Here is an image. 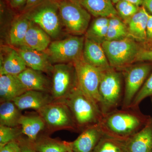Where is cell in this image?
<instances>
[{"instance_id": "cell-1", "label": "cell", "mask_w": 152, "mask_h": 152, "mask_svg": "<svg viewBox=\"0 0 152 152\" xmlns=\"http://www.w3.org/2000/svg\"><path fill=\"white\" fill-rule=\"evenodd\" d=\"M151 118L139 107L117 109L103 116L99 124L104 134L127 140L143 129Z\"/></svg>"}, {"instance_id": "cell-2", "label": "cell", "mask_w": 152, "mask_h": 152, "mask_svg": "<svg viewBox=\"0 0 152 152\" xmlns=\"http://www.w3.org/2000/svg\"><path fill=\"white\" fill-rule=\"evenodd\" d=\"M59 101L67 106L77 128L83 131L90 126L99 124L103 116L97 105L78 86L68 96Z\"/></svg>"}, {"instance_id": "cell-3", "label": "cell", "mask_w": 152, "mask_h": 152, "mask_svg": "<svg viewBox=\"0 0 152 152\" xmlns=\"http://www.w3.org/2000/svg\"><path fill=\"white\" fill-rule=\"evenodd\" d=\"M123 78L122 72L114 68L101 71L99 90L103 115L122 106L124 92Z\"/></svg>"}, {"instance_id": "cell-4", "label": "cell", "mask_w": 152, "mask_h": 152, "mask_svg": "<svg viewBox=\"0 0 152 152\" xmlns=\"http://www.w3.org/2000/svg\"><path fill=\"white\" fill-rule=\"evenodd\" d=\"M110 66L121 71L133 63L142 48L129 37L115 41H105L102 44Z\"/></svg>"}, {"instance_id": "cell-5", "label": "cell", "mask_w": 152, "mask_h": 152, "mask_svg": "<svg viewBox=\"0 0 152 152\" xmlns=\"http://www.w3.org/2000/svg\"><path fill=\"white\" fill-rule=\"evenodd\" d=\"M31 21L43 30L50 37L56 38L61 31V18L57 0H44L25 12Z\"/></svg>"}, {"instance_id": "cell-6", "label": "cell", "mask_w": 152, "mask_h": 152, "mask_svg": "<svg viewBox=\"0 0 152 152\" xmlns=\"http://www.w3.org/2000/svg\"><path fill=\"white\" fill-rule=\"evenodd\" d=\"M61 20L69 32L80 36L86 32L91 15L81 6L70 0H57Z\"/></svg>"}, {"instance_id": "cell-7", "label": "cell", "mask_w": 152, "mask_h": 152, "mask_svg": "<svg viewBox=\"0 0 152 152\" xmlns=\"http://www.w3.org/2000/svg\"><path fill=\"white\" fill-rule=\"evenodd\" d=\"M72 63L75 70L78 86L100 109L99 88L102 71L86 62L83 56Z\"/></svg>"}, {"instance_id": "cell-8", "label": "cell", "mask_w": 152, "mask_h": 152, "mask_svg": "<svg viewBox=\"0 0 152 152\" xmlns=\"http://www.w3.org/2000/svg\"><path fill=\"white\" fill-rule=\"evenodd\" d=\"M85 38L73 36L52 42L47 53L54 63H73L83 56Z\"/></svg>"}, {"instance_id": "cell-9", "label": "cell", "mask_w": 152, "mask_h": 152, "mask_svg": "<svg viewBox=\"0 0 152 152\" xmlns=\"http://www.w3.org/2000/svg\"><path fill=\"white\" fill-rule=\"evenodd\" d=\"M152 69L150 64L130 65L121 71L124 79V92L122 107H129L141 88Z\"/></svg>"}, {"instance_id": "cell-10", "label": "cell", "mask_w": 152, "mask_h": 152, "mask_svg": "<svg viewBox=\"0 0 152 152\" xmlns=\"http://www.w3.org/2000/svg\"><path fill=\"white\" fill-rule=\"evenodd\" d=\"M51 95L55 101H59L68 96L77 86L73 65L61 63L53 66Z\"/></svg>"}, {"instance_id": "cell-11", "label": "cell", "mask_w": 152, "mask_h": 152, "mask_svg": "<svg viewBox=\"0 0 152 152\" xmlns=\"http://www.w3.org/2000/svg\"><path fill=\"white\" fill-rule=\"evenodd\" d=\"M37 112L49 129H77L69 109L61 101H54Z\"/></svg>"}, {"instance_id": "cell-12", "label": "cell", "mask_w": 152, "mask_h": 152, "mask_svg": "<svg viewBox=\"0 0 152 152\" xmlns=\"http://www.w3.org/2000/svg\"><path fill=\"white\" fill-rule=\"evenodd\" d=\"M99 124L90 126L83 131L73 142H68L72 152H92L103 136Z\"/></svg>"}, {"instance_id": "cell-13", "label": "cell", "mask_w": 152, "mask_h": 152, "mask_svg": "<svg viewBox=\"0 0 152 152\" xmlns=\"http://www.w3.org/2000/svg\"><path fill=\"white\" fill-rule=\"evenodd\" d=\"M54 101L52 95L47 92L29 90L12 102L20 110L32 109L38 112Z\"/></svg>"}, {"instance_id": "cell-14", "label": "cell", "mask_w": 152, "mask_h": 152, "mask_svg": "<svg viewBox=\"0 0 152 152\" xmlns=\"http://www.w3.org/2000/svg\"><path fill=\"white\" fill-rule=\"evenodd\" d=\"M27 66L33 69L44 72L53 71V66L48 55L44 52L39 51L24 46L17 50Z\"/></svg>"}, {"instance_id": "cell-15", "label": "cell", "mask_w": 152, "mask_h": 152, "mask_svg": "<svg viewBox=\"0 0 152 152\" xmlns=\"http://www.w3.org/2000/svg\"><path fill=\"white\" fill-rule=\"evenodd\" d=\"M83 57L86 62L101 71L112 68L102 45L86 37Z\"/></svg>"}, {"instance_id": "cell-16", "label": "cell", "mask_w": 152, "mask_h": 152, "mask_svg": "<svg viewBox=\"0 0 152 152\" xmlns=\"http://www.w3.org/2000/svg\"><path fill=\"white\" fill-rule=\"evenodd\" d=\"M149 14L146 9L142 6L126 23L128 37L134 39L138 42H144L147 41V23Z\"/></svg>"}, {"instance_id": "cell-17", "label": "cell", "mask_w": 152, "mask_h": 152, "mask_svg": "<svg viewBox=\"0 0 152 152\" xmlns=\"http://www.w3.org/2000/svg\"><path fill=\"white\" fill-rule=\"evenodd\" d=\"M126 152H152V118L126 141Z\"/></svg>"}, {"instance_id": "cell-18", "label": "cell", "mask_w": 152, "mask_h": 152, "mask_svg": "<svg viewBox=\"0 0 152 152\" xmlns=\"http://www.w3.org/2000/svg\"><path fill=\"white\" fill-rule=\"evenodd\" d=\"M81 6L96 18H111L118 16L111 0H70Z\"/></svg>"}, {"instance_id": "cell-19", "label": "cell", "mask_w": 152, "mask_h": 152, "mask_svg": "<svg viewBox=\"0 0 152 152\" xmlns=\"http://www.w3.org/2000/svg\"><path fill=\"white\" fill-rule=\"evenodd\" d=\"M27 91L18 76L12 75H1L0 76L1 102L13 101Z\"/></svg>"}, {"instance_id": "cell-20", "label": "cell", "mask_w": 152, "mask_h": 152, "mask_svg": "<svg viewBox=\"0 0 152 152\" xmlns=\"http://www.w3.org/2000/svg\"><path fill=\"white\" fill-rule=\"evenodd\" d=\"M51 43L50 36L31 21L22 46L39 51L44 52Z\"/></svg>"}, {"instance_id": "cell-21", "label": "cell", "mask_w": 152, "mask_h": 152, "mask_svg": "<svg viewBox=\"0 0 152 152\" xmlns=\"http://www.w3.org/2000/svg\"><path fill=\"white\" fill-rule=\"evenodd\" d=\"M17 76L27 91L33 90L47 93L48 90V80L41 72L27 68Z\"/></svg>"}, {"instance_id": "cell-22", "label": "cell", "mask_w": 152, "mask_h": 152, "mask_svg": "<svg viewBox=\"0 0 152 152\" xmlns=\"http://www.w3.org/2000/svg\"><path fill=\"white\" fill-rule=\"evenodd\" d=\"M21 126L22 134L28 137L29 141L35 142L38 135L45 129L46 125L42 117L39 115H22L19 121Z\"/></svg>"}, {"instance_id": "cell-23", "label": "cell", "mask_w": 152, "mask_h": 152, "mask_svg": "<svg viewBox=\"0 0 152 152\" xmlns=\"http://www.w3.org/2000/svg\"><path fill=\"white\" fill-rule=\"evenodd\" d=\"M24 61L16 50H12L1 64L0 74L18 76L27 69Z\"/></svg>"}, {"instance_id": "cell-24", "label": "cell", "mask_w": 152, "mask_h": 152, "mask_svg": "<svg viewBox=\"0 0 152 152\" xmlns=\"http://www.w3.org/2000/svg\"><path fill=\"white\" fill-rule=\"evenodd\" d=\"M20 111L12 101L2 102L0 105V125L18 126L22 115Z\"/></svg>"}, {"instance_id": "cell-25", "label": "cell", "mask_w": 152, "mask_h": 152, "mask_svg": "<svg viewBox=\"0 0 152 152\" xmlns=\"http://www.w3.org/2000/svg\"><path fill=\"white\" fill-rule=\"evenodd\" d=\"M31 23L24 15L14 22L10 32V42L12 45H22Z\"/></svg>"}, {"instance_id": "cell-26", "label": "cell", "mask_w": 152, "mask_h": 152, "mask_svg": "<svg viewBox=\"0 0 152 152\" xmlns=\"http://www.w3.org/2000/svg\"><path fill=\"white\" fill-rule=\"evenodd\" d=\"M126 141L104 134L92 152H126Z\"/></svg>"}, {"instance_id": "cell-27", "label": "cell", "mask_w": 152, "mask_h": 152, "mask_svg": "<svg viewBox=\"0 0 152 152\" xmlns=\"http://www.w3.org/2000/svg\"><path fill=\"white\" fill-rule=\"evenodd\" d=\"M37 152H65L70 148L68 142H61L45 138L34 144Z\"/></svg>"}, {"instance_id": "cell-28", "label": "cell", "mask_w": 152, "mask_h": 152, "mask_svg": "<svg viewBox=\"0 0 152 152\" xmlns=\"http://www.w3.org/2000/svg\"><path fill=\"white\" fill-rule=\"evenodd\" d=\"M140 7L125 0H120L115 6L119 16L123 19L125 23L138 11Z\"/></svg>"}, {"instance_id": "cell-29", "label": "cell", "mask_w": 152, "mask_h": 152, "mask_svg": "<svg viewBox=\"0 0 152 152\" xmlns=\"http://www.w3.org/2000/svg\"><path fill=\"white\" fill-rule=\"evenodd\" d=\"M152 96V72L148 77L141 88L140 90L130 107H139L140 103L148 97Z\"/></svg>"}, {"instance_id": "cell-30", "label": "cell", "mask_w": 152, "mask_h": 152, "mask_svg": "<svg viewBox=\"0 0 152 152\" xmlns=\"http://www.w3.org/2000/svg\"><path fill=\"white\" fill-rule=\"evenodd\" d=\"M22 133L16 127H11L0 125V147L3 146L10 142L15 140Z\"/></svg>"}, {"instance_id": "cell-31", "label": "cell", "mask_w": 152, "mask_h": 152, "mask_svg": "<svg viewBox=\"0 0 152 152\" xmlns=\"http://www.w3.org/2000/svg\"><path fill=\"white\" fill-rule=\"evenodd\" d=\"M109 18L98 17L96 18L88 28L86 38L90 39L104 27L108 25Z\"/></svg>"}, {"instance_id": "cell-32", "label": "cell", "mask_w": 152, "mask_h": 152, "mask_svg": "<svg viewBox=\"0 0 152 152\" xmlns=\"http://www.w3.org/2000/svg\"><path fill=\"white\" fill-rule=\"evenodd\" d=\"M127 37H128L127 30L118 29L108 27L106 41L118 40Z\"/></svg>"}, {"instance_id": "cell-33", "label": "cell", "mask_w": 152, "mask_h": 152, "mask_svg": "<svg viewBox=\"0 0 152 152\" xmlns=\"http://www.w3.org/2000/svg\"><path fill=\"white\" fill-rule=\"evenodd\" d=\"M108 27L118 29L127 30L126 25L124 21L121 20L118 16L109 18Z\"/></svg>"}, {"instance_id": "cell-34", "label": "cell", "mask_w": 152, "mask_h": 152, "mask_svg": "<svg viewBox=\"0 0 152 152\" xmlns=\"http://www.w3.org/2000/svg\"><path fill=\"white\" fill-rule=\"evenodd\" d=\"M0 152H21L20 146L15 140L13 141L0 147Z\"/></svg>"}, {"instance_id": "cell-35", "label": "cell", "mask_w": 152, "mask_h": 152, "mask_svg": "<svg viewBox=\"0 0 152 152\" xmlns=\"http://www.w3.org/2000/svg\"><path fill=\"white\" fill-rule=\"evenodd\" d=\"M137 61L152 62V50L142 49L136 59V62Z\"/></svg>"}, {"instance_id": "cell-36", "label": "cell", "mask_w": 152, "mask_h": 152, "mask_svg": "<svg viewBox=\"0 0 152 152\" xmlns=\"http://www.w3.org/2000/svg\"><path fill=\"white\" fill-rule=\"evenodd\" d=\"M27 0H11L10 5L14 9H24Z\"/></svg>"}, {"instance_id": "cell-37", "label": "cell", "mask_w": 152, "mask_h": 152, "mask_svg": "<svg viewBox=\"0 0 152 152\" xmlns=\"http://www.w3.org/2000/svg\"><path fill=\"white\" fill-rule=\"evenodd\" d=\"M147 41L152 40V15L149 14L147 23Z\"/></svg>"}, {"instance_id": "cell-38", "label": "cell", "mask_w": 152, "mask_h": 152, "mask_svg": "<svg viewBox=\"0 0 152 152\" xmlns=\"http://www.w3.org/2000/svg\"><path fill=\"white\" fill-rule=\"evenodd\" d=\"M20 143L21 147V152H36L34 145H32L29 143L22 142V141Z\"/></svg>"}, {"instance_id": "cell-39", "label": "cell", "mask_w": 152, "mask_h": 152, "mask_svg": "<svg viewBox=\"0 0 152 152\" xmlns=\"http://www.w3.org/2000/svg\"><path fill=\"white\" fill-rule=\"evenodd\" d=\"M44 1V0H27L26 3L23 10L25 12L28 10L30 9Z\"/></svg>"}, {"instance_id": "cell-40", "label": "cell", "mask_w": 152, "mask_h": 152, "mask_svg": "<svg viewBox=\"0 0 152 152\" xmlns=\"http://www.w3.org/2000/svg\"><path fill=\"white\" fill-rule=\"evenodd\" d=\"M142 5L148 12L152 15V0H142Z\"/></svg>"}, {"instance_id": "cell-41", "label": "cell", "mask_w": 152, "mask_h": 152, "mask_svg": "<svg viewBox=\"0 0 152 152\" xmlns=\"http://www.w3.org/2000/svg\"><path fill=\"white\" fill-rule=\"evenodd\" d=\"M129 2L132 3L135 5L140 7V6L142 5V0H125Z\"/></svg>"}, {"instance_id": "cell-42", "label": "cell", "mask_w": 152, "mask_h": 152, "mask_svg": "<svg viewBox=\"0 0 152 152\" xmlns=\"http://www.w3.org/2000/svg\"><path fill=\"white\" fill-rule=\"evenodd\" d=\"M111 1L113 4H116L120 0H111Z\"/></svg>"}, {"instance_id": "cell-43", "label": "cell", "mask_w": 152, "mask_h": 152, "mask_svg": "<svg viewBox=\"0 0 152 152\" xmlns=\"http://www.w3.org/2000/svg\"><path fill=\"white\" fill-rule=\"evenodd\" d=\"M65 152H72V151H71L70 149H69V150H68L67 151H66Z\"/></svg>"}, {"instance_id": "cell-44", "label": "cell", "mask_w": 152, "mask_h": 152, "mask_svg": "<svg viewBox=\"0 0 152 152\" xmlns=\"http://www.w3.org/2000/svg\"><path fill=\"white\" fill-rule=\"evenodd\" d=\"M6 1H7L8 2H9V3H10V2L11 0H6Z\"/></svg>"}, {"instance_id": "cell-45", "label": "cell", "mask_w": 152, "mask_h": 152, "mask_svg": "<svg viewBox=\"0 0 152 152\" xmlns=\"http://www.w3.org/2000/svg\"><path fill=\"white\" fill-rule=\"evenodd\" d=\"M151 101L152 105V96L151 97Z\"/></svg>"}]
</instances>
